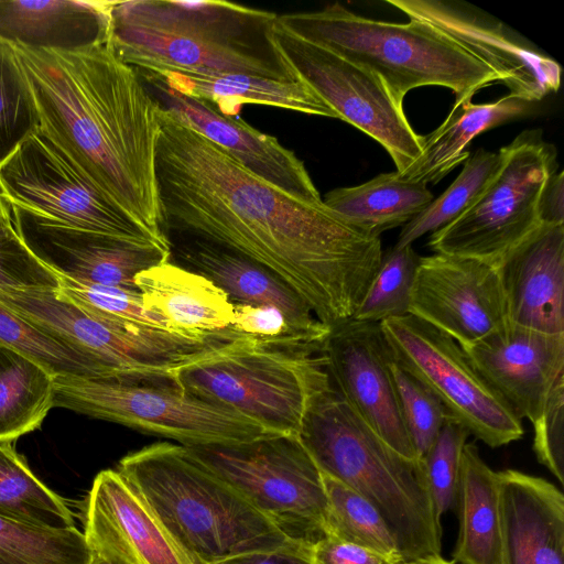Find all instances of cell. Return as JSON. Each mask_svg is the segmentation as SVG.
<instances>
[{"mask_svg": "<svg viewBox=\"0 0 564 564\" xmlns=\"http://www.w3.org/2000/svg\"><path fill=\"white\" fill-rule=\"evenodd\" d=\"M279 24L377 74L397 101L422 86H443L455 100L471 98L498 75L425 22H387L361 17L339 3L278 15Z\"/></svg>", "mask_w": 564, "mask_h": 564, "instance_id": "7", "label": "cell"}, {"mask_svg": "<svg viewBox=\"0 0 564 564\" xmlns=\"http://www.w3.org/2000/svg\"><path fill=\"white\" fill-rule=\"evenodd\" d=\"M187 448L292 541L312 549L327 535L323 473L299 436Z\"/></svg>", "mask_w": 564, "mask_h": 564, "instance_id": "10", "label": "cell"}, {"mask_svg": "<svg viewBox=\"0 0 564 564\" xmlns=\"http://www.w3.org/2000/svg\"><path fill=\"white\" fill-rule=\"evenodd\" d=\"M37 128L28 80L10 42L0 39V163Z\"/></svg>", "mask_w": 564, "mask_h": 564, "instance_id": "38", "label": "cell"}, {"mask_svg": "<svg viewBox=\"0 0 564 564\" xmlns=\"http://www.w3.org/2000/svg\"><path fill=\"white\" fill-rule=\"evenodd\" d=\"M321 344L237 335L180 367L173 384L280 435L299 436L313 400L332 381Z\"/></svg>", "mask_w": 564, "mask_h": 564, "instance_id": "6", "label": "cell"}, {"mask_svg": "<svg viewBox=\"0 0 564 564\" xmlns=\"http://www.w3.org/2000/svg\"><path fill=\"white\" fill-rule=\"evenodd\" d=\"M392 355V354H391ZM390 370L399 405L416 459L430 448L444 423L451 419L432 390L391 357Z\"/></svg>", "mask_w": 564, "mask_h": 564, "instance_id": "39", "label": "cell"}, {"mask_svg": "<svg viewBox=\"0 0 564 564\" xmlns=\"http://www.w3.org/2000/svg\"><path fill=\"white\" fill-rule=\"evenodd\" d=\"M275 42L297 78L308 85L340 119L380 143L397 172L421 155L422 135L411 127L403 104L373 72L307 41L275 21Z\"/></svg>", "mask_w": 564, "mask_h": 564, "instance_id": "14", "label": "cell"}, {"mask_svg": "<svg viewBox=\"0 0 564 564\" xmlns=\"http://www.w3.org/2000/svg\"><path fill=\"white\" fill-rule=\"evenodd\" d=\"M59 293L89 312L111 319L172 332L164 319L145 308L138 291L67 278H59Z\"/></svg>", "mask_w": 564, "mask_h": 564, "instance_id": "41", "label": "cell"}, {"mask_svg": "<svg viewBox=\"0 0 564 564\" xmlns=\"http://www.w3.org/2000/svg\"><path fill=\"white\" fill-rule=\"evenodd\" d=\"M533 424V452L561 485L564 484V376L551 390Z\"/></svg>", "mask_w": 564, "mask_h": 564, "instance_id": "43", "label": "cell"}, {"mask_svg": "<svg viewBox=\"0 0 564 564\" xmlns=\"http://www.w3.org/2000/svg\"><path fill=\"white\" fill-rule=\"evenodd\" d=\"M91 553L110 564H189L118 470L97 474L84 506Z\"/></svg>", "mask_w": 564, "mask_h": 564, "instance_id": "21", "label": "cell"}, {"mask_svg": "<svg viewBox=\"0 0 564 564\" xmlns=\"http://www.w3.org/2000/svg\"><path fill=\"white\" fill-rule=\"evenodd\" d=\"M0 346L34 360L53 376H74L112 381L93 356L21 316L0 302Z\"/></svg>", "mask_w": 564, "mask_h": 564, "instance_id": "33", "label": "cell"}, {"mask_svg": "<svg viewBox=\"0 0 564 564\" xmlns=\"http://www.w3.org/2000/svg\"><path fill=\"white\" fill-rule=\"evenodd\" d=\"M276 18L221 0L111 1L108 42L142 73L187 69L300 80L275 42Z\"/></svg>", "mask_w": 564, "mask_h": 564, "instance_id": "3", "label": "cell"}, {"mask_svg": "<svg viewBox=\"0 0 564 564\" xmlns=\"http://www.w3.org/2000/svg\"><path fill=\"white\" fill-rule=\"evenodd\" d=\"M456 507L458 535L452 561L498 564V473L485 463L474 443H466L463 448Z\"/></svg>", "mask_w": 564, "mask_h": 564, "instance_id": "29", "label": "cell"}, {"mask_svg": "<svg viewBox=\"0 0 564 564\" xmlns=\"http://www.w3.org/2000/svg\"><path fill=\"white\" fill-rule=\"evenodd\" d=\"M433 199L426 185L405 182L394 171L357 186L335 188L323 202L351 226L380 237L386 230L403 227Z\"/></svg>", "mask_w": 564, "mask_h": 564, "instance_id": "30", "label": "cell"}, {"mask_svg": "<svg viewBox=\"0 0 564 564\" xmlns=\"http://www.w3.org/2000/svg\"><path fill=\"white\" fill-rule=\"evenodd\" d=\"M409 314L465 347L507 321L497 267L444 253L421 257Z\"/></svg>", "mask_w": 564, "mask_h": 564, "instance_id": "17", "label": "cell"}, {"mask_svg": "<svg viewBox=\"0 0 564 564\" xmlns=\"http://www.w3.org/2000/svg\"><path fill=\"white\" fill-rule=\"evenodd\" d=\"M158 116L165 237L204 239L257 262L329 327L351 318L381 261L380 237L351 226L323 199H303L254 175L160 105Z\"/></svg>", "mask_w": 564, "mask_h": 564, "instance_id": "1", "label": "cell"}, {"mask_svg": "<svg viewBox=\"0 0 564 564\" xmlns=\"http://www.w3.org/2000/svg\"><path fill=\"white\" fill-rule=\"evenodd\" d=\"M117 470L189 564L304 546L282 533L184 445L159 442L144 446L122 457Z\"/></svg>", "mask_w": 564, "mask_h": 564, "instance_id": "4", "label": "cell"}, {"mask_svg": "<svg viewBox=\"0 0 564 564\" xmlns=\"http://www.w3.org/2000/svg\"><path fill=\"white\" fill-rule=\"evenodd\" d=\"M312 564H398L371 550L333 536H325L312 546Z\"/></svg>", "mask_w": 564, "mask_h": 564, "instance_id": "45", "label": "cell"}, {"mask_svg": "<svg viewBox=\"0 0 564 564\" xmlns=\"http://www.w3.org/2000/svg\"><path fill=\"white\" fill-rule=\"evenodd\" d=\"M531 104L512 94L496 101L474 104L471 98L455 100L446 119L422 135L420 158L399 177L409 183H436L470 154L468 144L481 132L525 116Z\"/></svg>", "mask_w": 564, "mask_h": 564, "instance_id": "28", "label": "cell"}, {"mask_svg": "<svg viewBox=\"0 0 564 564\" xmlns=\"http://www.w3.org/2000/svg\"><path fill=\"white\" fill-rule=\"evenodd\" d=\"M334 388L389 446L417 460L390 370L391 350L380 323L349 318L329 327L322 343Z\"/></svg>", "mask_w": 564, "mask_h": 564, "instance_id": "16", "label": "cell"}, {"mask_svg": "<svg viewBox=\"0 0 564 564\" xmlns=\"http://www.w3.org/2000/svg\"><path fill=\"white\" fill-rule=\"evenodd\" d=\"M59 276L29 250L15 227L0 234V289L59 290Z\"/></svg>", "mask_w": 564, "mask_h": 564, "instance_id": "42", "label": "cell"}, {"mask_svg": "<svg viewBox=\"0 0 564 564\" xmlns=\"http://www.w3.org/2000/svg\"><path fill=\"white\" fill-rule=\"evenodd\" d=\"M89 564H110V563L107 560H105L104 557H101L95 553H91Z\"/></svg>", "mask_w": 564, "mask_h": 564, "instance_id": "50", "label": "cell"}, {"mask_svg": "<svg viewBox=\"0 0 564 564\" xmlns=\"http://www.w3.org/2000/svg\"><path fill=\"white\" fill-rule=\"evenodd\" d=\"M0 196L36 219L128 240L156 242L39 128L0 163Z\"/></svg>", "mask_w": 564, "mask_h": 564, "instance_id": "12", "label": "cell"}, {"mask_svg": "<svg viewBox=\"0 0 564 564\" xmlns=\"http://www.w3.org/2000/svg\"><path fill=\"white\" fill-rule=\"evenodd\" d=\"M10 44L32 93L39 129L127 214L169 243L155 173L159 104L139 72L108 39L75 50Z\"/></svg>", "mask_w": 564, "mask_h": 564, "instance_id": "2", "label": "cell"}, {"mask_svg": "<svg viewBox=\"0 0 564 564\" xmlns=\"http://www.w3.org/2000/svg\"><path fill=\"white\" fill-rule=\"evenodd\" d=\"M14 228L12 214L9 205L0 196V234Z\"/></svg>", "mask_w": 564, "mask_h": 564, "instance_id": "48", "label": "cell"}, {"mask_svg": "<svg viewBox=\"0 0 564 564\" xmlns=\"http://www.w3.org/2000/svg\"><path fill=\"white\" fill-rule=\"evenodd\" d=\"M498 153L499 169L478 199L431 235L429 246L435 253L498 267L541 226L539 203L547 180L557 171L556 148L534 129L521 132Z\"/></svg>", "mask_w": 564, "mask_h": 564, "instance_id": "11", "label": "cell"}, {"mask_svg": "<svg viewBox=\"0 0 564 564\" xmlns=\"http://www.w3.org/2000/svg\"><path fill=\"white\" fill-rule=\"evenodd\" d=\"M0 302L93 356L117 382L174 387L180 367L226 338L191 337L107 318L69 301L58 290L0 289Z\"/></svg>", "mask_w": 564, "mask_h": 564, "instance_id": "8", "label": "cell"}, {"mask_svg": "<svg viewBox=\"0 0 564 564\" xmlns=\"http://www.w3.org/2000/svg\"><path fill=\"white\" fill-rule=\"evenodd\" d=\"M230 330L262 339L321 344L311 341L296 332L283 312L270 305H234Z\"/></svg>", "mask_w": 564, "mask_h": 564, "instance_id": "44", "label": "cell"}, {"mask_svg": "<svg viewBox=\"0 0 564 564\" xmlns=\"http://www.w3.org/2000/svg\"><path fill=\"white\" fill-rule=\"evenodd\" d=\"M299 437L322 473L377 509L403 562L441 555V519L420 460L405 458L380 438L333 383L311 403Z\"/></svg>", "mask_w": 564, "mask_h": 564, "instance_id": "5", "label": "cell"}, {"mask_svg": "<svg viewBox=\"0 0 564 564\" xmlns=\"http://www.w3.org/2000/svg\"><path fill=\"white\" fill-rule=\"evenodd\" d=\"M541 225H564V173L556 171L547 180L539 203Z\"/></svg>", "mask_w": 564, "mask_h": 564, "instance_id": "47", "label": "cell"}, {"mask_svg": "<svg viewBox=\"0 0 564 564\" xmlns=\"http://www.w3.org/2000/svg\"><path fill=\"white\" fill-rule=\"evenodd\" d=\"M412 245L382 252L379 267L351 318L381 323L409 314L410 294L420 262Z\"/></svg>", "mask_w": 564, "mask_h": 564, "instance_id": "37", "label": "cell"}, {"mask_svg": "<svg viewBox=\"0 0 564 564\" xmlns=\"http://www.w3.org/2000/svg\"><path fill=\"white\" fill-rule=\"evenodd\" d=\"M328 511L326 536L356 544L401 564L403 558L386 521L359 494L323 473Z\"/></svg>", "mask_w": 564, "mask_h": 564, "instance_id": "34", "label": "cell"}, {"mask_svg": "<svg viewBox=\"0 0 564 564\" xmlns=\"http://www.w3.org/2000/svg\"><path fill=\"white\" fill-rule=\"evenodd\" d=\"M54 377L34 360L0 346V443L40 427L53 408Z\"/></svg>", "mask_w": 564, "mask_h": 564, "instance_id": "31", "label": "cell"}, {"mask_svg": "<svg viewBox=\"0 0 564 564\" xmlns=\"http://www.w3.org/2000/svg\"><path fill=\"white\" fill-rule=\"evenodd\" d=\"M469 433L448 419L420 460L436 516L456 507L460 458Z\"/></svg>", "mask_w": 564, "mask_h": 564, "instance_id": "40", "label": "cell"}, {"mask_svg": "<svg viewBox=\"0 0 564 564\" xmlns=\"http://www.w3.org/2000/svg\"><path fill=\"white\" fill-rule=\"evenodd\" d=\"M135 286L145 308L176 334L206 338L230 330L234 304L225 292L171 260L140 272Z\"/></svg>", "mask_w": 564, "mask_h": 564, "instance_id": "25", "label": "cell"}, {"mask_svg": "<svg viewBox=\"0 0 564 564\" xmlns=\"http://www.w3.org/2000/svg\"><path fill=\"white\" fill-rule=\"evenodd\" d=\"M53 408L158 434L187 447L245 444L280 435L173 386L55 376Z\"/></svg>", "mask_w": 564, "mask_h": 564, "instance_id": "9", "label": "cell"}, {"mask_svg": "<svg viewBox=\"0 0 564 564\" xmlns=\"http://www.w3.org/2000/svg\"><path fill=\"white\" fill-rule=\"evenodd\" d=\"M170 260L218 286L234 305H270L314 343H323L329 326L289 285L257 262L217 243L183 235H167Z\"/></svg>", "mask_w": 564, "mask_h": 564, "instance_id": "22", "label": "cell"}, {"mask_svg": "<svg viewBox=\"0 0 564 564\" xmlns=\"http://www.w3.org/2000/svg\"><path fill=\"white\" fill-rule=\"evenodd\" d=\"M147 74L182 95L215 104L218 112L231 118L243 105H262L337 119L335 111L302 80L187 69H164Z\"/></svg>", "mask_w": 564, "mask_h": 564, "instance_id": "26", "label": "cell"}, {"mask_svg": "<svg viewBox=\"0 0 564 564\" xmlns=\"http://www.w3.org/2000/svg\"><path fill=\"white\" fill-rule=\"evenodd\" d=\"M90 557L76 527L40 528L0 516V564H89Z\"/></svg>", "mask_w": 564, "mask_h": 564, "instance_id": "36", "label": "cell"}, {"mask_svg": "<svg viewBox=\"0 0 564 564\" xmlns=\"http://www.w3.org/2000/svg\"><path fill=\"white\" fill-rule=\"evenodd\" d=\"M139 74L161 108L218 145L248 171L294 196L322 200L304 163L276 138L240 119L221 115L203 100L175 91L150 74Z\"/></svg>", "mask_w": 564, "mask_h": 564, "instance_id": "20", "label": "cell"}, {"mask_svg": "<svg viewBox=\"0 0 564 564\" xmlns=\"http://www.w3.org/2000/svg\"><path fill=\"white\" fill-rule=\"evenodd\" d=\"M380 326L394 360L427 386L469 435L491 448L523 436L521 420L453 338L411 314Z\"/></svg>", "mask_w": 564, "mask_h": 564, "instance_id": "13", "label": "cell"}, {"mask_svg": "<svg viewBox=\"0 0 564 564\" xmlns=\"http://www.w3.org/2000/svg\"><path fill=\"white\" fill-rule=\"evenodd\" d=\"M29 250L59 278L138 291L137 275L170 260V247L128 240L36 219L11 208Z\"/></svg>", "mask_w": 564, "mask_h": 564, "instance_id": "18", "label": "cell"}, {"mask_svg": "<svg viewBox=\"0 0 564 564\" xmlns=\"http://www.w3.org/2000/svg\"><path fill=\"white\" fill-rule=\"evenodd\" d=\"M498 473V564H564V496L551 481Z\"/></svg>", "mask_w": 564, "mask_h": 564, "instance_id": "24", "label": "cell"}, {"mask_svg": "<svg viewBox=\"0 0 564 564\" xmlns=\"http://www.w3.org/2000/svg\"><path fill=\"white\" fill-rule=\"evenodd\" d=\"M462 348L516 416L531 423L564 376V335L540 333L508 319Z\"/></svg>", "mask_w": 564, "mask_h": 564, "instance_id": "19", "label": "cell"}, {"mask_svg": "<svg viewBox=\"0 0 564 564\" xmlns=\"http://www.w3.org/2000/svg\"><path fill=\"white\" fill-rule=\"evenodd\" d=\"M401 564H456V563L453 561H447V560L443 558L441 555H436V556L416 558V560L403 562Z\"/></svg>", "mask_w": 564, "mask_h": 564, "instance_id": "49", "label": "cell"}, {"mask_svg": "<svg viewBox=\"0 0 564 564\" xmlns=\"http://www.w3.org/2000/svg\"><path fill=\"white\" fill-rule=\"evenodd\" d=\"M111 1H0V39L34 48L75 50L108 39Z\"/></svg>", "mask_w": 564, "mask_h": 564, "instance_id": "27", "label": "cell"}, {"mask_svg": "<svg viewBox=\"0 0 564 564\" xmlns=\"http://www.w3.org/2000/svg\"><path fill=\"white\" fill-rule=\"evenodd\" d=\"M464 162L459 175L447 189L402 227L395 247L412 245L423 235L433 234L459 217L478 199L496 174L500 155L478 149Z\"/></svg>", "mask_w": 564, "mask_h": 564, "instance_id": "35", "label": "cell"}, {"mask_svg": "<svg viewBox=\"0 0 564 564\" xmlns=\"http://www.w3.org/2000/svg\"><path fill=\"white\" fill-rule=\"evenodd\" d=\"M497 269L509 322L564 335V225H541Z\"/></svg>", "mask_w": 564, "mask_h": 564, "instance_id": "23", "label": "cell"}, {"mask_svg": "<svg viewBox=\"0 0 564 564\" xmlns=\"http://www.w3.org/2000/svg\"><path fill=\"white\" fill-rule=\"evenodd\" d=\"M0 516L40 528L75 527L64 499L32 473L11 443H0Z\"/></svg>", "mask_w": 564, "mask_h": 564, "instance_id": "32", "label": "cell"}, {"mask_svg": "<svg viewBox=\"0 0 564 564\" xmlns=\"http://www.w3.org/2000/svg\"><path fill=\"white\" fill-rule=\"evenodd\" d=\"M312 549L285 547L275 551H258L239 554L213 564H312Z\"/></svg>", "mask_w": 564, "mask_h": 564, "instance_id": "46", "label": "cell"}, {"mask_svg": "<svg viewBox=\"0 0 564 564\" xmlns=\"http://www.w3.org/2000/svg\"><path fill=\"white\" fill-rule=\"evenodd\" d=\"M386 2L409 19L425 22L452 39L490 67L509 88V94L533 102L558 90L560 64L477 8L445 0Z\"/></svg>", "mask_w": 564, "mask_h": 564, "instance_id": "15", "label": "cell"}]
</instances>
